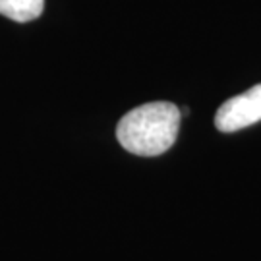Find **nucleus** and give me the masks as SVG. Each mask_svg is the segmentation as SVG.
Here are the masks:
<instances>
[{
	"label": "nucleus",
	"mask_w": 261,
	"mask_h": 261,
	"mask_svg": "<svg viewBox=\"0 0 261 261\" xmlns=\"http://www.w3.org/2000/svg\"><path fill=\"white\" fill-rule=\"evenodd\" d=\"M182 112L174 103L153 101L128 111L116 124V140L138 157H159L178 140Z\"/></svg>",
	"instance_id": "obj_1"
},
{
	"label": "nucleus",
	"mask_w": 261,
	"mask_h": 261,
	"mask_svg": "<svg viewBox=\"0 0 261 261\" xmlns=\"http://www.w3.org/2000/svg\"><path fill=\"white\" fill-rule=\"evenodd\" d=\"M257 122H261V84L230 97L215 114V128L223 134L244 130Z\"/></svg>",
	"instance_id": "obj_2"
},
{
	"label": "nucleus",
	"mask_w": 261,
	"mask_h": 261,
	"mask_svg": "<svg viewBox=\"0 0 261 261\" xmlns=\"http://www.w3.org/2000/svg\"><path fill=\"white\" fill-rule=\"evenodd\" d=\"M43 10L45 0H0V14L18 23H29L41 18Z\"/></svg>",
	"instance_id": "obj_3"
}]
</instances>
